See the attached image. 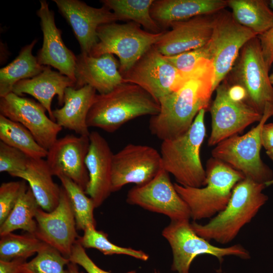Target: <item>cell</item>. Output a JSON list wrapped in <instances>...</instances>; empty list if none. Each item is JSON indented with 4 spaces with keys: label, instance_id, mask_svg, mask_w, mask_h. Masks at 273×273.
Segmentation results:
<instances>
[{
    "label": "cell",
    "instance_id": "obj_1",
    "mask_svg": "<svg viewBox=\"0 0 273 273\" xmlns=\"http://www.w3.org/2000/svg\"><path fill=\"white\" fill-rule=\"evenodd\" d=\"M214 79L211 61L200 60L193 70L186 73L185 81L177 90L159 100L160 112L149 120L151 132L162 141L186 133L199 112L209 108Z\"/></svg>",
    "mask_w": 273,
    "mask_h": 273
},
{
    "label": "cell",
    "instance_id": "obj_2",
    "mask_svg": "<svg viewBox=\"0 0 273 273\" xmlns=\"http://www.w3.org/2000/svg\"><path fill=\"white\" fill-rule=\"evenodd\" d=\"M265 184L245 177L233 188L229 203L222 211L205 224L193 221L195 232L208 241L226 244L233 241L241 229L250 222L268 200L263 193Z\"/></svg>",
    "mask_w": 273,
    "mask_h": 273
},
{
    "label": "cell",
    "instance_id": "obj_3",
    "mask_svg": "<svg viewBox=\"0 0 273 273\" xmlns=\"http://www.w3.org/2000/svg\"><path fill=\"white\" fill-rule=\"evenodd\" d=\"M159 104L140 86L123 82L111 92L97 94L87 117L88 127L114 132L125 123L160 112Z\"/></svg>",
    "mask_w": 273,
    "mask_h": 273
},
{
    "label": "cell",
    "instance_id": "obj_4",
    "mask_svg": "<svg viewBox=\"0 0 273 273\" xmlns=\"http://www.w3.org/2000/svg\"><path fill=\"white\" fill-rule=\"evenodd\" d=\"M206 110H201L189 130L176 138L162 141L160 155L162 167L177 184L201 188L206 185V170L200 158V149L206 136Z\"/></svg>",
    "mask_w": 273,
    "mask_h": 273
},
{
    "label": "cell",
    "instance_id": "obj_5",
    "mask_svg": "<svg viewBox=\"0 0 273 273\" xmlns=\"http://www.w3.org/2000/svg\"><path fill=\"white\" fill-rule=\"evenodd\" d=\"M206 185L201 188L174 183L175 189L188 206L194 220L211 218L223 210L233 188L245 176L226 163L211 157L205 169Z\"/></svg>",
    "mask_w": 273,
    "mask_h": 273
},
{
    "label": "cell",
    "instance_id": "obj_6",
    "mask_svg": "<svg viewBox=\"0 0 273 273\" xmlns=\"http://www.w3.org/2000/svg\"><path fill=\"white\" fill-rule=\"evenodd\" d=\"M273 116V104L267 106L257 125L245 134L235 135L217 144L212 157L241 172L245 177L265 184L273 178V172L260 157L261 132L263 125Z\"/></svg>",
    "mask_w": 273,
    "mask_h": 273
},
{
    "label": "cell",
    "instance_id": "obj_7",
    "mask_svg": "<svg viewBox=\"0 0 273 273\" xmlns=\"http://www.w3.org/2000/svg\"><path fill=\"white\" fill-rule=\"evenodd\" d=\"M141 26L132 21L100 26L97 30L99 41L89 55L99 57L107 54L115 55L119 59L120 74L126 72L166 31L153 33L143 30Z\"/></svg>",
    "mask_w": 273,
    "mask_h": 273
},
{
    "label": "cell",
    "instance_id": "obj_8",
    "mask_svg": "<svg viewBox=\"0 0 273 273\" xmlns=\"http://www.w3.org/2000/svg\"><path fill=\"white\" fill-rule=\"evenodd\" d=\"M264 61L259 39L248 41L241 49L230 72V84L242 86L246 92L245 102L263 115L265 108L273 104V86Z\"/></svg>",
    "mask_w": 273,
    "mask_h": 273
},
{
    "label": "cell",
    "instance_id": "obj_9",
    "mask_svg": "<svg viewBox=\"0 0 273 273\" xmlns=\"http://www.w3.org/2000/svg\"><path fill=\"white\" fill-rule=\"evenodd\" d=\"M162 235L171 248V269L177 273H189L193 261L200 255H211L220 261H222L223 257L230 255L244 259L250 257L249 252L240 244L228 247H219L211 244L195 232L189 219L171 220L163 230Z\"/></svg>",
    "mask_w": 273,
    "mask_h": 273
},
{
    "label": "cell",
    "instance_id": "obj_10",
    "mask_svg": "<svg viewBox=\"0 0 273 273\" xmlns=\"http://www.w3.org/2000/svg\"><path fill=\"white\" fill-rule=\"evenodd\" d=\"M257 36L238 23L231 12L223 9L214 14L212 35L207 43L214 70V90L230 72L244 46Z\"/></svg>",
    "mask_w": 273,
    "mask_h": 273
},
{
    "label": "cell",
    "instance_id": "obj_11",
    "mask_svg": "<svg viewBox=\"0 0 273 273\" xmlns=\"http://www.w3.org/2000/svg\"><path fill=\"white\" fill-rule=\"evenodd\" d=\"M121 75L125 82L140 86L158 103L162 97L177 90L186 77V73L177 70L154 46Z\"/></svg>",
    "mask_w": 273,
    "mask_h": 273
},
{
    "label": "cell",
    "instance_id": "obj_12",
    "mask_svg": "<svg viewBox=\"0 0 273 273\" xmlns=\"http://www.w3.org/2000/svg\"><path fill=\"white\" fill-rule=\"evenodd\" d=\"M216 96L210 107L211 132L208 141L209 146L238 135L250 124L259 122L262 115L244 101L232 99L228 94V83L225 79L216 87Z\"/></svg>",
    "mask_w": 273,
    "mask_h": 273
},
{
    "label": "cell",
    "instance_id": "obj_13",
    "mask_svg": "<svg viewBox=\"0 0 273 273\" xmlns=\"http://www.w3.org/2000/svg\"><path fill=\"white\" fill-rule=\"evenodd\" d=\"M162 168L160 153L155 149L147 145L128 144L113 155L112 193L120 190L128 184L144 185Z\"/></svg>",
    "mask_w": 273,
    "mask_h": 273
},
{
    "label": "cell",
    "instance_id": "obj_14",
    "mask_svg": "<svg viewBox=\"0 0 273 273\" xmlns=\"http://www.w3.org/2000/svg\"><path fill=\"white\" fill-rule=\"evenodd\" d=\"M126 202L166 215L171 220H189L191 218L188 206L176 191L169 173L163 167L147 184L130 189Z\"/></svg>",
    "mask_w": 273,
    "mask_h": 273
},
{
    "label": "cell",
    "instance_id": "obj_15",
    "mask_svg": "<svg viewBox=\"0 0 273 273\" xmlns=\"http://www.w3.org/2000/svg\"><path fill=\"white\" fill-rule=\"evenodd\" d=\"M35 218L37 225L33 235L69 258L79 237L69 198L62 187L58 206L51 212L39 207Z\"/></svg>",
    "mask_w": 273,
    "mask_h": 273
},
{
    "label": "cell",
    "instance_id": "obj_16",
    "mask_svg": "<svg viewBox=\"0 0 273 273\" xmlns=\"http://www.w3.org/2000/svg\"><path fill=\"white\" fill-rule=\"evenodd\" d=\"M46 111L39 102L13 92L0 99V114L23 125L37 142L48 150L63 128L48 117Z\"/></svg>",
    "mask_w": 273,
    "mask_h": 273
},
{
    "label": "cell",
    "instance_id": "obj_17",
    "mask_svg": "<svg viewBox=\"0 0 273 273\" xmlns=\"http://www.w3.org/2000/svg\"><path fill=\"white\" fill-rule=\"evenodd\" d=\"M59 13L71 27L81 53L89 55L98 43V28L118 19L107 7L95 8L78 0H53Z\"/></svg>",
    "mask_w": 273,
    "mask_h": 273
},
{
    "label": "cell",
    "instance_id": "obj_18",
    "mask_svg": "<svg viewBox=\"0 0 273 273\" xmlns=\"http://www.w3.org/2000/svg\"><path fill=\"white\" fill-rule=\"evenodd\" d=\"M89 146V136L67 134L58 139L46 157L53 175L65 176L85 191L89 181L85 162Z\"/></svg>",
    "mask_w": 273,
    "mask_h": 273
},
{
    "label": "cell",
    "instance_id": "obj_19",
    "mask_svg": "<svg viewBox=\"0 0 273 273\" xmlns=\"http://www.w3.org/2000/svg\"><path fill=\"white\" fill-rule=\"evenodd\" d=\"M215 14L172 22L154 46L163 55L171 56L205 46L212 35Z\"/></svg>",
    "mask_w": 273,
    "mask_h": 273
},
{
    "label": "cell",
    "instance_id": "obj_20",
    "mask_svg": "<svg viewBox=\"0 0 273 273\" xmlns=\"http://www.w3.org/2000/svg\"><path fill=\"white\" fill-rule=\"evenodd\" d=\"M36 14L40 19L43 33L42 47L36 56L38 62L56 68L75 83L76 56L64 43L62 31L56 25L54 13L49 9L46 1H40V8Z\"/></svg>",
    "mask_w": 273,
    "mask_h": 273
},
{
    "label": "cell",
    "instance_id": "obj_21",
    "mask_svg": "<svg viewBox=\"0 0 273 273\" xmlns=\"http://www.w3.org/2000/svg\"><path fill=\"white\" fill-rule=\"evenodd\" d=\"M89 139V149L85 160L89 181L85 193L93 200L97 208L112 193V165L114 154L107 141L98 132H90Z\"/></svg>",
    "mask_w": 273,
    "mask_h": 273
},
{
    "label": "cell",
    "instance_id": "obj_22",
    "mask_svg": "<svg viewBox=\"0 0 273 273\" xmlns=\"http://www.w3.org/2000/svg\"><path fill=\"white\" fill-rule=\"evenodd\" d=\"M74 74L75 88L89 85L100 94L108 93L124 82L119 60L110 54L99 57L81 53L76 55Z\"/></svg>",
    "mask_w": 273,
    "mask_h": 273
},
{
    "label": "cell",
    "instance_id": "obj_23",
    "mask_svg": "<svg viewBox=\"0 0 273 273\" xmlns=\"http://www.w3.org/2000/svg\"><path fill=\"white\" fill-rule=\"evenodd\" d=\"M74 86L75 82L68 76L45 66L43 71L36 76L17 82L12 92L20 97L28 94L34 97L44 107L49 117L55 121L51 107L53 98L57 96L58 105L62 106L65 89Z\"/></svg>",
    "mask_w": 273,
    "mask_h": 273
},
{
    "label": "cell",
    "instance_id": "obj_24",
    "mask_svg": "<svg viewBox=\"0 0 273 273\" xmlns=\"http://www.w3.org/2000/svg\"><path fill=\"white\" fill-rule=\"evenodd\" d=\"M227 6V0H154L150 13L157 25L165 31L172 22L213 14Z\"/></svg>",
    "mask_w": 273,
    "mask_h": 273
},
{
    "label": "cell",
    "instance_id": "obj_25",
    "mask_svg": "<svg viewBox=\"0 0 273 273\" xmlns=\"http://www.w3.org/2000/svg\"><path fill=\"white\" fill-rule=\"evenodd\" d=\"M89 85L76 89L68 87L65 90L64 104L53 110L55 122L62 128L74 131L79 135L89 136L86 120L97 95Z\"/></svg>",
    "mask_w": 273,
    "mask_h": 273
},
{
    "label": "cell",
    "instance_id": "obj_26",
    "mask_svg": "<svg viewBox=\"0 0 273 273\" xmlns=\"http://www.w3.org/2000/svg\"><path fill=\"white\" fill-rule=\"evenodd\" d=\"M27 181L39 206L51 212L58 205L61 187L55 183L46 160L30 158L26 169L10 175Z\"/></svg>",
    "mask_w": 273,
    "mask_h": 273
},
{
    "label": "cell",
    "instance_id": "obj_27",
    "mask_svg": "<svg viewBox=\"0 0 273 273\" xmlns=\"http://www.w3.org/2000/svg\"><path fill=\"white\" fill-rule=\"evenodd\" d=\"M37 42L34 39L20 50L17 57L10 63L0 69V97L12 92L14 85L18 81L33 78L40 73L45 66L40 65L32 49Z\"/></svg>",
    "mask_w": 273,
    "mask_h": 273
},
{
    "label": "cell",
    "instance_id": "obj_28",
    "mask_svg": "<svg viewBox=\"0 0 273 273\" xmlns=\"http://www.w3.org/2000/svg\"><path fill=\"white\" fill-rule=\"evenodd\" d=\"M236 21L257 36L273 27V11L267 1L227 0Z\"/></svg>",
    "mask_w": 273,
    "mask_h": 273
},
{
    "label": "cell",
    "instance_id": "obj_29",
    "mask_svg": "<svg viewBox=\"0 0 273 273\" xmlns=\"http://www.w3.org/2000/svg\"><path fill=\"white\" fill-rule=\"evenodd\" d=\"M39 207L31 189L27 185L9 216L0 225V236L17 230L33 235L37 225L35 215Z\"/></svg>",
    "mask_w": 273,
    "mask_h": 273
},
{
    "label": "cell",
    "instance_id": "obj_30",
    "mask_svg": "<svg viewBox=\"0 0 273 273\" xmlns=\"http://www.w3.org/2000/svg\"><path fill=\"white\" fill-rule=\"evenodd\" d=\"M118 20L132 21L143 26L145 30L158 33L163 31L153 19L150 9L154 0H102Z\"/></svg>",
    "mask_w": 273,
    "mask_h": 273
},
{
    "label": "cell",
    "instance_id": "obj_31",
    "mask_svg": "<svg viewBox=\"0 0 273 273\" xmlns=\"http://www.w3.org/2000/svg\"><path fill=\"white\" fill-rule=\"evenodd\" d=\"M0 141L14 147L30 158L41 159L47 156L48 150L42 147L32 133L20 123L0 114Z\"/></svg>",
    "mask_w": 273,
    "mask_h": 273
},
{
    "label": "cell",
    "instance_id": "obj_32",
    "mask_svg": "<svg viewBox=\"0 0 273 273\" xmlns=\"http://www.w3.org/2000/svg\"><path fill=\"white\" fill-rule=\"evenodd\" d=\"M58 177L69 198L77 230L84 231L90 225L96 226L94 215L96 206L93 200L71 179L64 175Z\"/></svg>",
    "mask_w": 273,
    "mask_h": 273
},
{
    "label": "cell",
    "instance_id": "obj_33",
    "mask_svg": "<svg viewBox=\"0 0 273 273\" xmlns=\"http://www.w3.org/2000/svg\"><path fill=\"white\" fill-rule=\"evenodd\" d=\"M44 243L34 235H17L10 233L1 236L0 260L11 261L14 259L26 260L36 254Z\"/></svg>",
    "mask_w": 273,
    "mask_h": 273
},
{
    "label": "cell",
    "instance_id": "obj_34",
    "mask_svg": "<svg viewBox=\"0 0 273 273\" xmlns=\"http://www.w3.org/2000/svg\"><path fill=\"white\" fill-rule=\"evenodd\" d=\"M96 226L90 225L83 231V235L79 237L78 241L84 248H94L105 255L122 254L128 255L142 261L149 258L148 254L140 250L121 247L114 244L108 238V234L101 231H97Z\"/></svg>",
    "mask_w": 273,
    "mask_h": 273
},
{
    "label": "cell",
    "instance_id": "obj_35",
    "mask_svg": "<svg viewBox=\"0 0 273 273\" xmlns=\"http://www.w3.org/2000/svg\"><path fill=\"white\" fill-rule=\"evenodd\" d=\"M70 262L69 258L44 243L34 258L21 265L20 273H70L66 268Z\"/></svg>",
    "mask_w": 273,
    "mask_h": 273
},
{
    "label": "cell",
    "instance_id": "obj_36",
    "mask_svg": "<svg viewBox=\"0 0 273 273\" xmlns=\"http://www.w3.org/2000/svg\"><path fill=\"white\" fill-rule=\"evenodd\" d=\"M30 158L20 150L0 141V172L10 175L24 170Z\"/></svg>",
    "mask_w": 273,
    "mask_h": 273
},
{
    "label": "cell",
    "instance_id": "obj_37",
    "mask_svg": "<svg viewBox=\"0 0 273 273\" xmlns=\"http://www.w3.org/2000/svg\"><path fill=\"white\" fill-rule=\"evenodd\" d=\"M26 181L3 183L0 186V225L6 219L19 196L27 186Z\"/></svg>",
    "mask_w": 273,
    "mask_h": 273
},
{
    "label": "cell",
    "instance_id": "obj_38",
    "mask_svg": "<svg viewBox=\"0 0 273 273\" xmlns=\"http://www.w3.org/2000/svg\"><path fill=\"white\" fill-rule=\"evenodd\" d=\"M164 56L177 70L184 73L193 70L197 63L202 59L210 60L207 44L202 47L176 55Z\"/></svg>",
    "mask_w": 273,
    "mask_h": 273
},
{
    "label": "cell",
    "instance_id": "obj_39",
    "mask_svg": "<svg viewBox=\"0 0 273 273\" xmlns=\"http://www.w3.org/2000/svg\"><path fill=\"white\" fill-rule=\"evenodd\" d=\"M70 262L81 266L87 273H112L99 267L89 257L85 248L77 241L74 244L69 258ZM125 273H136L131 270Z\"/></svg>",
    "mask_w": 273,
    "mask_h": 273
},
{
    "label": "cell",
    "instance_id": "obj_40",
    "mask_svg": "<svg viewBox=\"0 0 273 273\" xmlns=\"http://www.w3.org/2000/svg\"><path fill=\"white\" fill-rule=\"evenodd\" d=\"M257 37L264 61L269 70L273 63V27Z\"/></svg>",
    "mask_w": 273,
    "mask_h": 273
},
{
    "label": "cell",
    "instance_id": "obj_41",
    "mask_svg": "<svg viewBox=\"0 0 273 273\" xmlns=\"http://www.w3.org/2000/svg\"><path fill=\"white\" fill-rule=\"evenodd\" d=\"M262 147L266 151L273 148V122L265 123L261 132Z\"/></svg>",
    "mask_w": 273,
    "mask_h": 273
},
{
    "label": "cell",
    "instance_id": "obj_42",
    "mask_svg": "<svg viewBox=\"0 0 273 273\" xmlns=\"http://www.w3.org/2000/svg\"><path fill=\"white\" fill-rule=\"evenodd\" d=\"M24 262L25 260L23 259L0 260V273H20V266Z\"/></svg>",
    "mask_w": 273,
    "mask_h": 273
},
{
    "label": "cell",
    "instance_id": "obj_43",
    "mask_svg": "<svg viewBox=\"0 0 273 273\" xmlns=\"http://www.w3.org/2000/svg\"><path fill=\"white\" fill-rule=\"evenodd\" d=\"M228 94L230 98L235 101H245L246 98V92L245 89L239 84H230L228 82Z\"/></svg>",
    "mask_w": 273,
    "mask_h": 273
},
{
    "label": "cell",
    "instance_id": "obj_44",
    "mask_svg": "<svg viewBox=\"0 0 273 273\" xmlns=\"http://www.w3.org/2000/svg\"><path fill=\"white\" fill-rule=\"evenodd\" d=\"M78 265L70 262L68 265V268L70 273H84L79 270Z\"/></svg>",
    "mask_w": 273,
    "mask_h": 273
},
{
    "label": "cell",
    "instance_id": "obj_45",
    "mask_svg": "<svg viewBox=\"0 0 273 273\" xmlns=\"http://www.w3.org/2000/svg\"><path fill=\"white\" fill-rule=\"evenodd\" d=\"M266 154L268 157L273 161V148L269 150L266 151Z\"/></svg>",
    "mask_w": 273,
    "mask_h": 273
},
{
    "label": "cell",
    "instance_id": "obj_46",
    "mask_svg": "<svg viewBox=\"0 0 273 273\" xmlns=\"http://www.w3.org/2000/svg\"><path fill=\"white\" fill-rule=\"evenodd\" d=\"M269 8L273 11V0L267 1Z\"/></svg>",
    "mask_w": 273,
    "mask_h": 273
},
{
    "label": "cell",
    "instance_id": "obj_47",
    "mask_svg": "<svg viewBox=\"0 0 273 273\" xmlns=\"http://www.w3.org/2000/svg\"><path fill=\"white\" fill-rule=\"evenodd\" d=\"M273 185V178L270 180V181L267 182L265 184V185L266 187H268V186H270L271 185Z\"/></svg>",
    "mask_w": 273,
    "mask_h": 273
},
{
    "label": "cell",
    "instance_id": "obj_48",
    "mask_svg": "<svg viewBox=\"0 0 273 273\" xmlns=\"http://www.w3.org/2000/svg\"><path fill=\"white\" fill-rule=\"evenodd\" d=\"M269 80L270 81L271 84L273 85V72L272 73L269 75Z\"/></svg>",
    "mask_w": 273,
    "mask_h": 273
},
{
    "label": "cell",
    "instance_id": "obj_49",
    "mask_svg": "<svg viewBox=\"0 0 273 273\" xmlns=\"http://www.w3.org/2000/svg\"><path fill=\"white\" fill-rule=\"evenodd\" d=\"M154 273H158V272H157V271L155 270V271H154Z\"/></svg>",
    "mask_w": 273,
    "mask_h": 273
}]
</instances>
